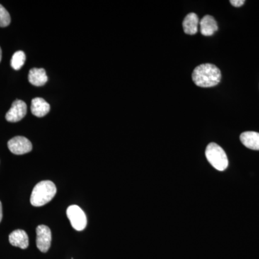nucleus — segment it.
<instances>
[{
	"mask_svg": "<svg viewBox=\"0 0 259 259\" xmlns=\"http://www.w3.org/2000/svg\"><path fill=\"white\" fill-rule=\"evenodd\" d=\"M201 34L204 36H211L218 30L217 22L210 15H205L199 21Z\"/></svg>",
	"mask_w": 259,
	"mask_h": 259,
	"instance_id": "nucleus-9",
	"label": "nucleus"
},
{
	"mask_svg": "<svg viewBox=\"0 0 259 259\" xmlns=\"http://www.w3.org/2000/svg\"><path fill=\"white\" fill-rule=\"evenodd\" d=\"M8 148L15 155H23L32 149L31 142L23 136H16L8 141Z\"/></svg>",
	"mask_w": 259,
	"mask_h": 259,
	"instance_id": "nucleus-5",
	"label": "nucleus"
},
{
	"mask_svg": "<svg viewBox=\"0 0 259 259\" xmlns=\"http://www.w3.org/2000/svg\"><path fill=\"white\" fill-rule=\"evenodd\" d=\"M50 105L44 99L37 97L32 100L31 112L37 117H44L50 111Z\"/></svg>",
	"mask_w": 259,
	"mask_h": 259,
	"instance_id": "nucleus-10",
	"label": "nucleus"
},
{
	"mask_svg": "<svg viewBox=\"0 0 259 259\" xmlns=\"http://www.w3.org/2000/svg\"><path fill=\"white\" fill-rule=\"evenodd\" d=\"M9 241L12 245L26 249L29 245V238L26 232L23 230H16L10 233Z\"/></svg>",
	"mask_w": 259,
	"mask_h": 259,
	"instance_id": "nucleus-8",
	"label": "nucleus"
},
{
	"mask_svg": "<svg viewBox=\"0 0 259 259\" xmlns=\"http://www.w3.org/2000/svg\"><path fill=\"white\" fill-rule=\"evenodd\" d=\"M221 79V71L217 66L211 64L199 65L192 73L194 83L200 88H212L218 85Z\"/></svg>",
	"mask_w": 259,
	"mask_h": 259,
	"instance_id": "nucleus-1",
	"label": "nucleus"
},
{
	"mask_svg": "<svg viewBox=\"0 0 259 259\" xmlns=\"http://www.w3.org/2000/svg\"><path fill=\"white\" fill-rule=\"evenodd\" d=\"M205 156L207 161L218 171H225L228 166V159L226 152L221 146L211 143L207 146Z\"/></svg>",
	"mask_w": 259,
	"mask_h": 259,
	"instance_id": "nucleus-3",
	"label": "nucleus"
},
{
	"mask_svg": "<svg viewBox=\"0 0 259 259\" xmlns=\"http://www.w3.org/2000/svg\"><path fill=\"white\" fill-rule=\"evenodd\" d=\"M71 226L77 231H81L88 225V219L84 212L77 205H71L66 211Z\"/></svg>",
	"mask_w": 259,
	"mask_h": 259,
	"instance_id": "nucleus-4",
	"label": "nucleus"
},
{
	"mask_svg": "<svg viewBox=\"0 0 259 259\" xmlns=\"http://www.w3.org/2000/svg\"><path fill=\"white\" fill-rule=\"evenodd\" d=\"M25 59H26V56L23 51H19L15 52L11 59V66L13 69L15 70L21 69L25 64Z\"/></svg>",
	"mask_w": 259,
	"mask_h": 259,
	"instance_id": "nucleus-14",
	"label": "nucleus"
},
{
	"mask_svg": "<svg viewBox=\"0 0 259 259\" xmlns=\"http://www.w3.org/2000/svg\"><path fill=\"white\" fill-rule=\"evenodd\" d=\"M2 60V49L1 48H0V61Z\"/></svg>",
	"mask_w": 259,
	"mask_h": 259,
	"instance_id": "nucleus-18",
	"label": "nucleus"
},
{
	"mask_svg": "<svg viewBox=\"0 0 259 259\" xmlns=\"http://www.w3.org/2000/svg\"><path fill=\"white\" fill-rule=\"evenodd\" d=\"M11 23V18L9 13L7 11L3 5H0V27L5 28Z\"/></svg>",
	"mask_w": 259,
	"mask_h": 259,
	"instance_id": "nucleus-15",
	"label": "nucleus"
},
{
	"mask_svg": "<svg viewBox=\"0 0 259 259\" xmlns=\"http://www.w3.org/2000/svg\"><path fill=\"white\" fill-rule=\"evenodd\" d=\"M56 192V185L51 181H42L32 190L30 203L34 207L45 205L55 197Z\"/></svg>",
	"mask_w": 259,
	"mask_h": 259,
	"instance_id": "nucleus-2",
	"label": "nucleus"
},
{
	"mask_svg": "<svg viewBox=\"0 0 259 259\" xmlns=\"http://www.w3.org/2000/svg\"><path fill=\"white\" fill-rule=\"evenodd\" d=\"M2 219H3V206H2V202H0V223H1Z\"/></svg>",
	"mask_w": 259,
	"mask_h": 259,
	"instance_id": "nucleus-17",
	"label": "nucleus"
},
{
	"mask_svg": "<svg viewBox=\"0 0 259 259\" xmlns=\"http://www.w3.org/2000/svg\"><path fill=\"white\" fill-rule=\"evenodd\" d=\"M242 144L249 149L259 151V134L253 131L243 133L240 136Z\"/></svg>",
	"mask_w": 259,
	"mask_h": 259,
	"instance_id": "nucleus-11",
	"label": "nucleus"
},
{
	"mask_svg": "<svg viewBox=\"0 0 259 259\" xmlns=\"http://www.w3.org/2000/svg\"><path fill=\"white\" fill-rule=\"evenodd\" d=\"M199 20L195 13H190L185 17L183 21V29L185 33L188 35H194L198 30Z\"/></svg>",
	"mask_w": 259,
	"mask_h": 259,
	"instance_id": "nucleus-13",
	"label": "nucleus"
},
{
	"mask_svg": "<svg viewBox=\"0 0 259 259\" xmlns=\"http://www.w3.org/2000/svg\"><path fill=\"white\" fill-rule=\"evenodd\" d=\"M230 3L233 6L236 7V8H240L242 5H244L245 1L244 0H231Z\"/></svg>",
	"mask_w": 259,
	"mask_h": 259,
	"instance_id": "nucleus-16",
	"label": "nucleus"
},
{
	"mask_svg": "<svg viewBox=\"0 0 259 259\" xmlns=\"http://www.w3.org/2000/svg\"><path fill=\"white\" fill-rule=\"evenodd\" d=\"M36 234L37 248L42 253H47L50 248L51 239H52L50 228L44 225L38 226L36 228Z\"/></svg>",
	"mask_w": 259,
	"mask_h": 259,
	"instance_id": "nucleus-6",
	"label": "nucleus"
},
{
	"mask_svg": "<svg viewBox=\"0 0 259 259\" xmlns=\"http://www.w3.org/2000/svg\"><path fill=\"white\" fill-rule=\"evenodd\" d=\"M27 114V105L25 102L17 100L13 102L11 108L7 112L6 120L10 122L21 120Z\"/></svg>",
	"mask_w": 259,
	"mask_h": 259,
	"instance_id": "nucleus-7",
	"label": "nucleus"
},
{
	"mask_svg": "<svg viewBox=\"0 0 259 259\" xmlns=\"http://www.w3.org/2000/svg\"><path fill=\"white\" fill-rule=\"evenodd\" d=\"M28 80L34 86H44L48 81V76L45 69L33 68L29 72Z\"/></svg>",
	"mask_w": 259,
	"mask_h": 259,
	"instance_id": "nucleus-12",
	"label": "nucleus"
}]
</instances>
